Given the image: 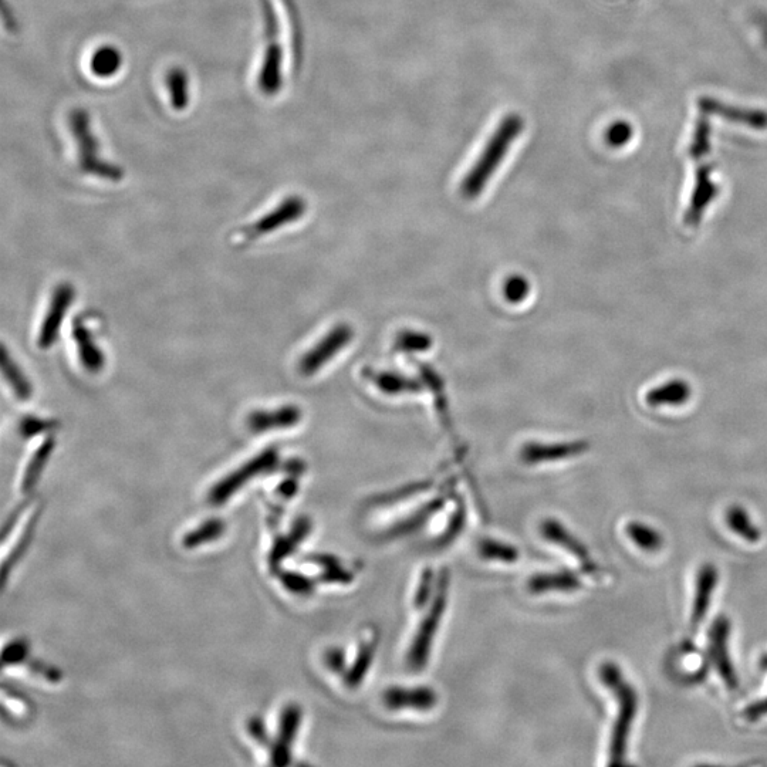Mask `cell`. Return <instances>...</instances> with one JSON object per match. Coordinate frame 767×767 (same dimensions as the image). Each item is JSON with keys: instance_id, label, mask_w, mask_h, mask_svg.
<instances>
[{"instance_id": "8d00e7d4", "label": "cell", "mask_w": 767, "mask_h": 767, "mask_svg": "<svg viewBox=\"0 0 767 767\" xmlns=\"http://www.w3.org/2000/svg\"><path fill=\"white\" fill-rule=\"evenodd\" d=\"M466 525V510L464 505L456 506L454 513H452L451 519H449L448 525H446L442 535L435 540V546L446 547L451 545L452 542L461 535L462 530Z\"/></svg>"}, {"instance_id": "d6a6232c", "label": "cell", "mask_w": 767, "mask_h": 767, "mask_svg": "<svg viewBox=\"0 0 767 767\" xmlns=\"http://www.w3.org/2000/svg\"><path fill=\"white\" fill-rule=\"evenodd\" d=\"M225 532V525L222 520L212 519L198 527L194 532L188 533L184 537V547L187 549H194L204 545V543L212 542V540L218 539Z\"/></svg>"}, {"instance_id": "484cf974", "label": "cell", "mask_w": 767, "mask_h": 767, "mask_svg": "<svg viewBox=\"0 0 767 767\" xmlns=\"http://www.w3.org/2000/svg\"><path fill=\"white\" fill-rule=\"evenodd\" d=\"M374 384L383 391L384 394L398 395L418 393L421 390V384L411 378L404 377L395 373H374L371 375Z\"/></svg>"}, {"instance_id": "f907efd6", "label": "cell", "mask_w": 767, "mask_h": 767, "mask_svg": "<svg viewBox=\"0 0 767 767\" xmlns=\"http://www.w3.org/2000/svg\"><path fill=\"white\" fill-rule=\"evenodd\" d=\"M30 668H32V671L37 672V674L42 675V677L49 679V681H52V682L60 681L59 669L46 667L45 664H42V662H37V661L32 662V664H30Z\"/></svg>"}, {"instance_id": "f546056e", "label": "cell", "mask_w": 767, "mask_h": 767, "mask_svg": "<svg viewBox=\"0 0 767 767\" xmlns=\"http://www.w3.org/2000/svg\"><path fill=\"white\" fill-rule=\"evenodd\" d=\"M627 533L635 545L641 547L645 552H658L664 545V537L654 527L644 525L640 522H631L627 526Z\"/></svg>"}, {"instance_id": "44dd1931", "label": "cell", "mask_w": 767, "mask_h": 767, "mask_svg": "<svg viewBox=\"0 0 767 767\" xmlns=\"http://www.w3.org/2000/svg\"><path fill=\"white\" fill-rule=\"evenodd\" d=\"M378 644H380V635L375 631L366 640L361 641L353 664L348 667L346 674H344V684L348 688L356 689L363 684L375 660Z\"/></svg>"}, {"instance_id": "c3c4849f", "label": "cell", "mask_w": 767, "mask_h": 767, "mask_svg": "<svg viewBox=\"0 0 767 767\" xmlns=\"http://www.w3.org/2000/svg\"><path fill=\"white\" fill-rule=\"evenodd\" d=\"M743 715H745L746 719H749V721H756V719L767 716V698L763 699V701L749 705L748 708L743 711Z\"/></svg>"}, {"instance_id": "cb8c5ba5", "label": "cell", "mask_w": 767, "mask_h": 767, "mask_svg": "<svg viewBox=\"0 0 767 767\" xmlns=\"http://www.w3.org/2000/svg\"><path fill=\"white\" fill-rule=\"evenodd\" d=\"M689 395L688 385L675 380L652 388L647 401L651 407H678L688 400Z\"/></svg>"}, {"instance_id": "83f0119b", "label": "cell", "mask_w": 767, "mask_h": 767, "mask_svg": "<svg viewBox=\"0 0 767 767\" xmlns=\"http://www.w3.org/2000/svg\"><path fill=\"white\" fill-rule=\"evenodd\" d=\"M726 522L729 527L736 533L745 539L748 543H758L762 533L752 519L749 518L748 512L741 506H732L726 513Z\"/></svg>"}, {"instance_id": "60d3db41", "label": "cell", "mask_w": 767, "mask_h": 767, "mask_svg": "<svg viewBox=\"0 0 767 767\" xmlns=\"http://www.w3.org/2000/svg\"><path fill=\"white\" fill-rule=\"evenodd\" d=\"M297 547L299 546H297L296 543L290 539L289 535L277 537L275 540V545H273L272 552H270L269 556V564L270 567H272V570H277V567L280 566V563H282L286 557H289L290 554L295 552Z\"/></svg>"}, {"instance_id": "ba28073f", "label": "cell", "mask_w": 767, "mask_h": 767, "mask_svg": "<svg viewBox=\"0 0 767 767\" xmlns=\"http://www.w3.org/2000/svg\"><path fill=\"white\" fill-rule=\"evenodd\" d=\"M351 339H353V330L350 326L339 324V326L334 327L309 353L304 354L299 363L300 373L304 377L316 374L320 368L333 360L350 343Z\"/></svg>"}, {"instance_id": "5bb4252c", "label": "cell", "mask_w": 767, "mask_h": 767, "mask_svg": "<svg viewBox=\"0 0 767 767\" xmlns=\"http://www.w3.org/2000/svg\"><path fill=\"white\" fill-rule=\"evenodd\" d=\"M306 212V201L302 197L292 195V197L286 198L285 201L280 202L273 211L256 221L252 228L246 231V236L249 239L258 238V236L266 235V233L276 231V229L282 228V226L289 225V223L297 221L302 218Z\"/></svg>"}, {"instance_id": "8992f818", "label": "cell", "mask_w": 767, "mask_h": 767, "mask_svg": "<svg viewBox=\"0 0 767 767\" xmlns=\"http://www.w3.org/2000/svg\"><path fill=\"white\" fill-rule=\"evenodd\" d=\"M277 465H279V452H277V449H266L263 454L255 456L248 464L243 465L238 471L226 476L218 485H215L212 491L209 492V502L215 506L222 505L250 479L256 478V476L262 475V473L272 471Z\"/></svg>"}, {"instance_id": "e575fe53", "label": "cell", "mask_w": 767, "mask_h": 767, "mask_svg": "<svg viewBox=\"0 0 767 767\" xmlns=\"http://www.w3.org/2000/svg\"><path fill=\"white\" fill-rule=\"evenodd\" d=\"M283 587L297 596H310L316 590V583L299 571L286 570L279 574Z\"/></svg>"}, {"instance_id": "7dc6e473", "label": "cell", "mask_w": 767, "mask_h": 767, "mask_svg": "<svg viewBox=\"0 0 767 767\" xmlns=\"http://www.w3.org/2000/svg\"><path fill=\"white\" fill-rule=\"evenodd\" d=\"M304 562L314 564V566H320L322 569H329V567L337 566L340 564V560L333 554L327 553H313L304 557Z\"/></svg>"}, {"instance_id": "30bf717a", "label": "cell", "mask_w": 767, "mask_h": 767, "mask_svg": "<svg viewBox=\"0 0 767 767\" xmlns=\"http://www.w3.org/2000/svg\"><path fill=\"white\" fill-rule=\"evenodd\" d=\"M699 111L709 117H719L728 123L743 125L756 131L767 130V111L758 108L738 107L725 101L704 96L698 100Z\"/></svg>"}, {"instance_id": "bcb514c9", "label": "cell", "mask_w": 767, "mask_h": 767, "mask_svg": "<svg viewBox=\"0 0 767 767\" xmlns=\"http://www.w3.org/2000/svg\"><path fill=\"white\" fill-rule=\"evenodd\" d=\"M248 731L250 735H252V738L255 739L256 742H259L260 745L262 746L269 745L268 731H266V726H265V723H263L262 719H259V718L249 719Z\"/></svg>"}, {"instance_id": "1f68e13d", "label": "cell", "mask_w": 767, "mask_h": 767, "mask_svg": "<svg viewBox=\"0 0 767 767\" xmlns=\"http://www.w3.org/2000/svg\"><path fill=\"white\" fill-rule=\"evenodd\" d=\"M54 442L52 439H47L45 444L37 449L36 454L33 455L32 461L27 465L25 476L22 481V491L30 492L33 486L36 485L37 479L42 475L43 468L47 464L50 454L53 451Z\"/></svg>"}, {"instance_id": "816d5d0a", "label": "cell", "mask_w": 767, "mask_h": 767, "mask_svg": "<svg viewBox=\"0 0 767 767\" xmlns=\"http://www.w3.org/2000/svg\"><path fill=\"white\" fill-rule=\"evenodd\" d=\"M760 667H762L763 669H767V655L766 657H763L762 661H760Z\"/></svg>"}, {"instance_id": "ffe728a7", "label": "cell", "mask_w": 767, "mask_h": 767, "mask_svg": "<svg viewBox=\"0 0 767 767\" xmlns=\"http://www.w3.org/2000/svg\"><path fill=\"white\" fill-rule=\"evenodd\" d=\"M580 589V577L569 570L535 574L527 581V590L532 594L553 593V591L573 593Z\"/></svg>"}, {"instance_id": "4dcf8cb0", "label": "cell", "mask_w": 767, "mask_h": 767, "mask_svg": "<svg viewBox=\"0 0 767 767\" xmlns=\"http://www.w3.org/2000/svg\"><path fill=\"white\" fill-rule=\"evenodd\" d=\"M2 367L3 374H5L6 380L10 384V387L15 391L16 397L19 400H27L32 395V387L27 383V378L23 375L20 368L16 366L15 361L8 356V350L3 348L2 353Z\"/></svg>"}, {"instance_id": "2e32d148", "label": "cell", "mask_w": 767, "mask_h": 767, "mask_svg": "<svg viewBox=\"0 0 767 767\" xmlns=\"http://www.w3.org/2000/svg\"><path fill=\"white\" fill-rule=\"evenodd\" d=\"M589 451V444L584 441L559 442V444H540L530 442L523 446L520 458L527 465L546 464V462L562 461L573 458Z\"/></svg>"}, {"instance_id": "b9f144b4", "label": "cell", "mask_w": 767, "mask_h": 767, "mask_svg": "<svg viewBox=\"0 0 767 767\" xmlns=\"http://www.w3.org/2000/svg\"><path fill=\"white\" fill-rule=\"evenodd\" d=\"M27 655H29V644H27V641H13V643L6 645L5 650H3L2 664L5 667L22 664V662L27 660Z\"/></svg>"}, {"instance_id": "6da1fadb", "label": "cell", "mask_w": 767, "mask_h": 767, "mask_svg": "<svg viewBox=\"0 0 767 767\" xmlns=\"http://www.w3.org/2000/svg\"><path fill=\"white\" fill-rule=\"evenodd\" d=\"M525 130V120L518 113H510L502 118L492 137L489 138L481 155L461 184L462 195L466 199H475L485 191L495 172L520 134Z\"/></svg>"}, {"instance_id": "3957f363", "label": "cell", "mask_w": 767, "mask_h": 767, "mask_svg": "<svg viewBox=\"0 0 767 767\" xmlns=\"http://www.w3.org/2000/svg\"><path fill=\"white\" fill-rule=\"evenodd\" d=\"M70 130L77 147V160L81 172L104 181L120 182L124 170L120 165L104 160L100 155V141L91 127V118L86 108H74L69 116Z\"/></svg>"}, {"instance_id": "f1b7e54d", "label": "cell", "mask_w": 767, "mask_h": 767, "mask_svg": "<svg viewBox=\"0 0 767 767\" xmlns=\"http://www.w3.org/2000/svg\"><path fill=\"white\" fill-rule=\"evenodd\" d=\"M478 552L485 560L491 562H500L513 564L520 559L518 547L509 545V543L498 542L495 539H483L479 542Z\"/></svg>"}, {"instance_id": "f6af8a7d", "label": "cell", "mask_w": 767, "mask_h": 767, "mask_svg": "<svg viewBox=\"0 0 767 767\" xmlns=\"http://www.w3.org/2000/svg\"><path fill=\"white\" fill-rule=\"evenodd\" d=\"M50 425L52 424H50L49 421L29 417L20 422V432H22L23 437L30 438L33 437V435L46 431V429H49Z\"/></svg>"}, {"instance_id": "7a4b0ae2", "label": "cell", "mask_w": 767, "mask_h": 767, "mask_svg": "<svg viewBox=\"0 0 767 767\" xmlns=\"http://www.w3.org/2000/svg\"><path fill=\"white\" fill-rule=\"evenodd\" d=\"M601 682L617 698L618 714L614 722L610 741V765H624L628 739L635 716L638 714V694L633 685L624 678L623 672L614 662H604L598 669Z\"/></svg>"}, {"instance_id": "4316f807", "label": "cell", "mask_w": 767, "mask_h": 767, "mask_svg": "<svg viewBox=\"0 0 767 767\" xmlns=\"http://www.w3.org/2000/svg\"><path fill=\"white\" fill-rule=\"evenodd\" d=\"M711 121L708 114L701 113L695 124L694 134H692L691 144H689L688 154L694 161L704 160L711 151Z\"/></svg>"}, {"instance_id": "7c38bea8", "label": "cell", "mask_w": 767, "mask_h": 767, "mask_svg": "<svg viewBox=\"0 0 767 767\" xmlns=\"http://www.w3.org/2000/svg\"><path fill=\"white\" fill-rule=\"evenodd\" d=\"M438 701L437 691L431 687H390L383 694L385 708L393 712L404 709L427 712L434 709Z\"/></svg>"}, {"instance_id": "d590c367", "label": "cell", "mask_w": 767, "mask_h": 767, "mask_svg": "<svg viewBox=\"0 0 767 767\" xmlns=\"http://www.w3.org/2000/svg\"><path fill=\"white\" fill-rule=\"evenodd\" d=\"M438 579L435 576V571L432 569H425L422 571L420 583H418L417 591L414 596V606L417 610H424L425 607L431 603L434 598L435 591H437Z\"/></svg>"}, {"instance_id": "277c9868", "label": "cell", "mask_w": 767, "mask_h": 767, "mask_svg": "<svg viewBox=\"0 0 767 767\" xmlns=\"http://www.w3.org/2000/svg\"><path fill=\"white\" fill-rule=\"evenodd\" d=\"M449 596V571L442 569L438 574L437 591L434 598L428 604L427 613L422 618L417 634L412 638L410 651H408L407 664L412 671H422L428 664L432 645L441 627L442 617L445 616Z\"/></svg>"}, {"instance_id": "681fc988", "label": "cell", "mask_w": 767, "mask_h": 767, "mask_svg": "<svg viewBox=\"0 0 767 767\" xmlns=\"http://www.w3.org/2000/svg\"><path fill=\"white\" fill-rule=\"evenodd\" d=\"M297 491H299V483H297L296 476H293V478L280 483L279 488H277V495L282 496L283 499H292L293 496H296Z\"/></svg>"}, {"instance_id": "4fadbf2b", "label": "cell", "mask_w": 767, "mask_h": 767, "mask_svg": "<svg viewBox=\"0 0 767 767\" xmlns=\"http://www.w3.org/2000/svg\"><path fill=\"white\" fill-rule=\"evenodd\" d=\"M74 299V290L70 285H60L54 290L52 303H50L49 310L45 320H43L42 327L39 331V343L40 348H50L54 341L59 337L60 327L66 316L67 310L72 306Z\"/></svg>"}, {"instance_id": "7402d4cb", "label": "cell", "mask_w": 767, "mask_h": 767, "mask_svg": "<svg viewBox=\"0 0 767 767\" xmlns=\"http://www.w3.org/2000/svg\"><path fill=\"white\" fill-rule=\"evenodd\" d=\"M73 333L77 348H79L81 364L89 373H99L101 368L104 367V354L101 353L99 346L94 343L93 333L84 326L83 322L74 324Z\"/></svg>"}, {"instance_id": "7bdbcfd3", "label": "cell", "mask_w": 767, "mask_h": 767, "mask_svg": "<svg viewBox=\"0 0 767 767\" xmlns=\"http://www.w3.org/2000/svg\"><path fill=\"white\" fill-rule=\"evenodd\" d=\"M320 581L324 584H351L354 581V573L346 569L343 564H337V566L324 569L320 574Z\"/></svg>"}, {"instance_id": "8fae6325", "label": "cell", "mask_w": 767, "mask_h": 767, "mask_svg": "<svg viewBox=\"0 0 767 767\" xmlns=\"http://www.w3.org/2000/svg\"><path fill=\"white\" fill-rule=\"evenodd\" d=\"M540 533H542V536L545 537L547 542L559 546L560 549L566 550L571 556L576 557L586 573L591 574V576H598L600 569H598L593 557L590 556L589 549H587L586 545H583V543L580 542V539H577L570 530H567V527L564 526L563 523H560L559 520H543V522L540 523Z\"/></svg>"}, {"instance_id": "ee69618b", "label": "cell", "mask_w": 767, "mask_h": 767, "mask_svg": "<svg viewBox=\"0 0 767 767\" xmlns=\"http://www.w3.org/2000/svg\"><path fill=\"white\" fill-rule=\"evenodd\" d=\"M324 664L326 667L333 671L334 674H346L347 671V657L346 652L339 647L330 648L324 654Z\"/></svg>"}, {"instance_id": "5b68a950", "label": "cell", "mask_w": 767, "mask_h": 767, "mask_svg": "<svg viewBox=\"0 0 767 767\" xmlns=\"http://www.w3.org/2000/svg\"><path fill=\"white\" fill-rule=\"evenodd\" d=\"M263 20L265 54L260 67L258 86L265 96L273 97L283 87V47L280 43V23L272 0H259Z\"/></svg>"}, {"instance_id": "d6986e66", "label": "cell", "mask_w": 767, "mask_h": 767, "mask_svg": "<svg viewBox=\"0 0 767 767\" xmlns=\"http://www.w3.org/2000/svg\"><path fill=\"white\" fill-rule=\"evenodd\" d=\"M302 420V411L295 405L277 408L275 411H255L249 415L248 428L253 432H268L273 429L292 428Z\"/></svg>"}, {"instance_id": "ac0fdd59", "label": "cell", "mask_w": 767, "mask_h": 767, "mask_svg": "<svg viewBox=\"0 0 767 767\" xmlns=\"http://www.w3.org/2000/svg\"><path fill=\"white\" fill-rule=\"evenodd\" d=\"M445 503L446 499L442 498V496H437V498L428 500L422 508L414 510V512H412L410 516H407V518L388 527L385 532L381 533L380 539L387 542V540H394L397 539V537H404L417 532V530L421 529L432 516L437 515L439 510L444 508Z\"/></svg>"}, {"instance_id": "9c48e42d", "label": "cell", "mask_w": 767, "mask_h": 767, "mask_svg": "<svg viewBox=\"0 0 767 767\" xmlns=\"http://www.w3.org/2000/svg\"><path fill=\"white\" fill-rule=\"evenodd\" d=\"M729 634H731V621L725 616L718 617L709 630V658L718 669L729 691H736L739 687V679L729 657Z\"/></svg>"}, {"instance_id": "f35d334b", "label": "cell", "mask_w": 767, "mask_h": 767, "mask_svg": "<svg viewBox=\"0 0 767 767\" xmlns=\"http://www.w3.org/2000/svg\"><path fill=\"white\" fill-rule=\"evenodd\" d=\"M634 137V127L631 123L624 120H618L616 123L608 125L604 140L608 147L623 148L630 144Z\"/></svg>"}, {"instance_id": "ab89813d", "label": "cell", "mask_w": 767, "mask_h": 767, "mask_svg": "<svg viewBox=\"0 0 767 767\" xmlns=\"http://www.w3.org/2000/svg\"><path fill=\"white\" fill-rule=\"evenodd\" d=\"M530 285L526 277L515 275L508 277L503 285V295L509 303L519 304L525 302L529 296Z\"/></svg>"}, {"instance_id": "52a82bcc", "label": "cell", "mask_w": 767, "mask_h": 767, "mask_svg": "<svg viewBox=\"0 0 767 767\" xmlns=\"http://www.w3.org/2000/svg\"><path fill=\"white\" fill-rule=\"evenodd\" d=\"M718 195L719 185L714 178V167L708 162L699 164L695 170L691 194H689L687 208H685V225L689 228H696Z\"/></svg>"}, {"instance_id": "9a60e30c", "label": "cell", "mask_w": 767, "mask_h": 767, "mask_svg": "<svg viewBox=\"0 0 767 767\" xmlns=\"http://www.w3.org/2000/svg\"><path fill=\"white\" fill-rule=\"evenodd\" d=\"M302 708L299 705H287L280 715L279 736L273 743L270 759L275 766L289 765L292 759V743L295 741L302 723Z\"/></svg>"}, {"instance_id": "e0dca14e", "label": "cell", "mask_w": 767, "mask_h": 767, "mask_svg": "<svg viewBox=\"0 0 767 767\" xmlns=\"http://www.w3.org/2000/svg\"><path fill=\"white\" fill-rule=\"evenodd\" d=\"M718 569L714 564H704L699 570L698 579H696L695 600L692 604L691 631L696 633L701 624L704 623L709 606H711L712 594L718 584Z\"/></svg>"}, {"instance_id": "603a6c76", "label": "cell", "mask_w": 767, "mask_h": 767, "mask_svg": "<svg viewBox=\"0 0 767 767\" xmlns=\"http://www.w3.org/2000/svg\"><path fill=\"white\" fill-rule=\"evenodd\" d=\"M123 62V53L117 46L104 45L91 56L90 69L99 79H111L120 72Z\"/></svg>"}, {"instance_id": "836d02e7", "label": "cell", "mask_w": 767, "mask_h": 767, "mask_svg": "<svg viewBox=\"0 0 767 767\" xmlns=\"http://www.w3.org/2000/svg\"><path fill=\"white\" fill-rule=\"evenodd\" d=\"M431 488L432 482L411 483V485L402 486L400 489H395L393 492L384 493V495L374 498L371 500V505H393V503L401 502V500L410 499L412 496L418 495V493L427 492Z\"/></svg>"}, {"instance_id": "74e56055", "label": "cell", "mask_w": 767, "mask_h": 767, "mask_svg": "<svg viewBox=\"0 0 767 767\" xmlns=\"http://www.w3.org/2000/svg\"><path fill=\"white\" fill-rule=\"evenodd\" d=\"M432 346V339L425 333L418 331H402L395 340V347L405 353H418L427 351Z\"/></svg>"}, {"instance_id": "d4e9b609", "label": "cell", "mask_w": 767, "mask_h": 767, "mask_svg": "<svg viewBox=\"0 0 767 767\" xmlns=\"http://www.w3.org/2000/svg\"><path fill=\"white\" fill-rule=\"evenodd\" d=\"M165 86L170 94L172 108L178 113L189 106V76L184 67L175 66L165 76Z\"/></svg>"}]
</instances>
